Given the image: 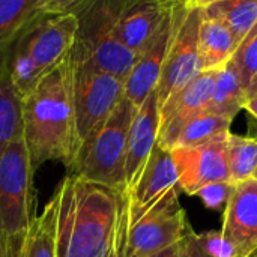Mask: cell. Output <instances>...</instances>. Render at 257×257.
Segmentation results:
<instances>
[{
  "label": "cell",
  "instance_id": "obj_1",
  "mask_svg": "<svg viewBox=\"0 0 257 257\" xmlns=\"http://www.w3.org/2000/svg\"><path fill=\"white\" fill-rule=\"evenodd\" d=\"M72 77L69 57L21 99L23 140L35 170L47 161H62L68 169L80 149Z\"/></svg>",
  "mask_w": 257,
  "mask_h": 257
},
{
  "label": "cell",
  "instance_id": "obj_2",
  "mask_svg": "<svg viewBox=\"0 0 257 257\" xmlns=\"http://www.w3.org/2000/svg\"><path fill=\"white\" fill-rule=\"evenodd\" d=\"M57 257H107L123 193L69 175L57 185Z\"/></svg>",
  "mask_w": 257,
  "mask_h": 257
},
{
  "label": "cell",
  "instance_id": "obj_3",
  "mask_svg": "<svg viewBox=\"0 0 257 257\" xmlns=\"http://www.w3.org/2000/svg\"><path fill=\"white\" fill-rule=\"evenodd\" d=\"M75 33L77 17L74 12H65L42 15L20 35L6 65L21 98L71 57Z\"/></svg>",
  "mask_w": 257,
  "mask_h": 257
},
{
  "label": "cell",
  "instance_id": "obj_4",
  "mask_svg": "<svg viewBox=\"0 0 257 257\" xmlns=\"http://www.w3.org/2000/svg\"><path fill=\"white\" fill-rule=\"evenodd\" d=\"M116 11L117 0H83L71 11L77 17L71 60L89 63L125 81L139 54L117 39Z\"/></svg>",
  "mask_w": 257,
  "mask_h": 257
},
{
  "label": "cell",
  "instance_id": "obj_5",
  "mask_svg": "<svg viewBox=\"0 0 257 257\" xmlns=\"http://www.w3.org/2000/svg\"><path fill=\"white\" fill-rule=\"evenodd\" d=\"M136 111L123 96L108 119L81 143L68 175L125 193L126 143Z\"/></svg>",
  "mask_w": 257,
  "mask_h": 257
},
{
  "label": "cell",
  "instance_id": "obj_6",
  "mask_svg": "<svg viewBox=\"0 0 257 257\" xmlns=\"http://www.w3.org/2000/svg\"><path fill=\"white\" fill-rule=\"evenodd\" d=\"M33 175L23 136L0 148V233L23 238L27 232L33 218Z\"/></svg>",
  "mask_w": 257,
  "mask_h": 257
},
{
  "label": "cell",
  "instance_id": "obj_7",
  "mask_svg": "<svg viewBox=\"0 0 257 257\" xmlns=\"http://www.w3.org/2000/svg\"><path fill=\"white\" fill-rule=\"evenodd\" d=\"M72 96L77 131L80 142L83 143L108 119L122 101L125 81L89 63L72 62Z\"/></svg>",
  "mask_w": 257,
  "mask_h": 257
},
{
  "label": "cell",
  "instance_id": "obj_8",
  "mask_svg": "<svg viewBox=\"0 0 257 257\" xmlns=\"http://www.w3.org/2000/svg\"><path fill=\"white\" fill-rule=\"evenodd\" d=\"M190 224L179 202V191L170 194L134 221L126 223L125 257H148L179 244Z\"/></svg>",
  "mask_w": 257,
  "mask_h": 257
},
{
  "label": "cell",
  "instance_id": "obj_9",
  "mask_svg": "<svg viewBox=\"0 0 257 257\" xmlns=\"http://www.w3.org/2000/svg\"><path fill=\"white\" fill-rule=\"evenodd\" d=\"M202 18L203 11L200 8H187L184 5L155 89L160 108L202 72L199 63V32Z\"/></svg>",
  "mask_w": 257,
  "mask_h": 257
},
{
  "label": "cell",
  "instance_id": "obj_10",
  "mask_svg": "<svg viewBox=\"0 0 257 257\" xmlns=\"http://www.w3.org/2000/svg\"><path fill=\"white\" fill-rule=\"evenodd\" d=\"M227 137L229 133L194 148H175L170 151L181 191L196 196L208 184L230 182Z\"/></svg>",
  "mask_w": 257,
  "mask_h": 257
},
{
  "label": "cell",
  "instance_id": "obj_11",
  "mask_svg": "<svg viewBox=\"0 0 257 257\" xmlns=\"http://www.w3.org/2000/svg\"><path fill=\"white\" fill-rule=\"evenodd\" d=\"M184 9V0H179L164 17L160 29L137 56V60L125 80L123 96L139 108L145 99L157 89L161 71L176 30L178 20Z\"/></svg>",
  "mask_w": 257,
  "mask_h": 257
},
{
  "label": "cell",
  "instance_id": "obj_12",
  "mask_svg": "<svg viewBox=\"0 0 257 257\" xmlns=\"http://www.w3.org/2000/svg\"><path fill=\"white\" fill-rule=\"evenodd\" d=\"M217 69L202 71L175 98L160 108V131L157 145L172 151L182 128L196 116L206 113L215 84Z\"/></svg>",
  "mask_w": 257,
  "mask_h": 257
},
{
  "label": "cell",
  "instance_id": "obj_13",
  "mask_svg": "<svg viewBox=\"0 0 257 257\" xmlns=\"http://www.w3.org/2000/svg\"><path fill=\"white\" fill-rule=\"evenodd\" d=\"M181 191L178 172L170 151L154 148L137 184L125 194L128 220L134 221L173 193Z\"/></svg>",
  "mask_w": 257,
  "mask_h": 257
},
{
  "label": "cell",
  "instance_id": "obj_14",
  "mask_svg": "<svg viewBox=\"0 0 257 257\" xmlns=\"http://www.w3.org/2000/svg\"><path fill=\"white\" fill-rule=\"evenodd\" d=\"M179 0H117L114 33L117 39L140 54L160 29L167 12Z\"/></svg>",
  "mask_w": 257,
  "mask_h": 257
},
{
  "label": "cell",
  "instance_id": "obj_15",
  "mask_svg": "<svg viewBox=\"0 0 257 257\" xmlns=\"http://www.w3.org/2000/svg\"><path fill=\"white\" fill-rule=\"evenodd\" d=\"M221 233L236 248L239 257H251L257 250V181L233 185L224 209Z\"/></svg>",
  "mask_w": 257,
  "mask_h": 257
},
{
  "label": "cell",
  "instance_id": "obj_16",
  "mask_svg": "<svg viewBox=\"0 0 257 257\" xmlns=\"http://www.w3.org/2000/svg\"><path fill=\"white\" fill-rule=\"evenodd\" d=\"M160 105L154 90L137 108L128 133L126 160H125V193L139 181L154 148L158 142Z\"/></svg>",
  "mask_w": 257,
  "mask_h": 257
},
{
  "label": "cell",
  "instance_id": "obj_17",
  "mask_svg": "<svg viewBox=\"0 0 257 257\" xmlns=\"http://www.w3.org/2000/svg\"><path fill=\"white\" fill-rule=\"evenodd\" d=\"M59 211L60 196L56 188L41 214L32 218V223L23 238L20 257H57Z\"/></svg>",
  "mask_w": 257,
  "mask_h": 257
},
{
  "label": "cell",
  "instance_id": "obj_18",
  "mask_svg": "<svg viewBox=\"0 0 257 257\" xmlns=\"http://www.w3.org/2000/svg\"><path fill=\"white\" fill-rule=\"evenodd\" d=\"M238 44L230 30L218 20L202 18L199 32V63L202 71L221 68L232 59Z\"/></svg>",
  "mask_w": 257,
  "mask_h": 257
},
{
  "label": "cell",
  "instance_id": "obj_19",
  "mask_svg": "<svg viewBox=\"0 0 257 257\" xmlns=\"http://www.w3.org/2000/svg\"><path fill=\"white\" fill-rule=\"evenodd\" d=\"M39 17V0H0V65L20 35Z\"/></svg>",
  "mask_w": 257,
  "mask_h": 257
},
{
  "label": "cell",
  "instance_id": "obj_20",
  "mask_svg": "<svg viewBox=\"0 0 257 257\" xmlns=\"http://www.w3.org/2000/svg\"><path fill=\"white\" fill-rule=\"evenodd\" d=\"M247 93L242 86L238 68L230 59L221 68L217 69L212 98L208 107V113L226 116L233 119L239 110L244 108Z\"/></svg>",
  "mask_w": 257,
  "mask_h": 257
},
{
  "label": "cell",
  "instance_id": "obj_21",
  "mask_svg": "<svg viewBox=\"0 0 257 257\" xmlns=\"http://www.w3.org/2000/svg\"><path fill=\"white\" fill-rule=\"evenodd\" d=\"M205 17L221 21L239 45L257 23V0H220L202 9Z\"/></svg>",
  "mask_w": 257,
  "mask_h": 257
},
{
  "label": "cell",
  "instance_id": "obj_22",
  "mask_svg": "<svg viewBox=\"0 0 257 257\" xmlns=\"http://www.w3.org/2000/svg\"><path fill=\"white\" fill-rule=\"evenodd\" d=\"M21 99L12 83L8 65H0V148L23 136Z\"/></svg>",
  "mask_w": 257,
  "mask_h": 257
},
{
  "label": "cell",
  "instance_id": "obj_23",
  "mask_svg": "<svg viewBox=\"0 0 257 257\" xmlns=\"http://www.w3.org/2000/svg\"><path fill=\"white\" fill-rule=\"evenodd\" d=\"M230 117L218 116L214 113H202L191 119L179 133L175 148H194L211 142L212 139L230 133Z\"/></svg>",
  "mask_w": 257,
  "mask_h": 257
},
{
  "label": "cell",
  "instance_id": "obj_24",
  "mask_svg": "<svg viewBox=\"0 0 257 257\" xmlns=\"http://www.w3.org/2000/svg\"><path fill=\"white\" fill-rule=\"evenodd\" d=\"M227 160L230 182L233 185L254 178L257 170V139L229 133Z\"/></svg>",
  "mask_w": 257,
  "mask_h": 257
},
{
  "label": "cell",
  "instance_id": "obj_25",
  "mask_svg": "<svg viewBox=\"0 0 257 257\" xmlns=\"http://www.w3.org/2000/svg\"><path fill=\"white\" fill-rule=\"evenodd\" d=\"M235 62L247 96L257 92V30H251L235 50Z\"/></svg>",
  "mask_w": 257,
  "mask_h": 257
},
{
  "label": "cell",
  "instance_id": "obj_26",
  "mask_svg": "<svg viewBox=\"0 0 257 257\" xmlns=\"http://www.w3.org/2000/svg\"><path fill=\"white\" fill-rule=\"evenodd\" d=\"M196 236L200 248L208 257H239L236 248L226 239L221 230H209Z\"/></svg>",
  "mask_w": 257,
  "mask_h": 257
},
{
  "label": "cell",
  "instance_id": "obj_27",
  "mask_svg": "<svg viewBox=\"0 0 257 257\" xmlns=\"http://www.w3.org/2000/svg\"><path fill=\"white\" fill-rule=\"evenodd\" d=\"M232 188H233L232 182H212L200 188L196 196L200 197V200L208 209L220 211L223 206H226Z\"/></svg>",
  "mask_w": 257,
  "mask_h": 257
},
{
  "label": "cell",
  "instance_id": "obj_28",
  "mask_svg": "<svg viewBox=\"0 0 257 257\" xmlns=\"http://www.w3.org/2000/svg\"><path fill=\"white\" fill-rule=\"evenodd\" d=\"M126 223H128V212H126V202H125V194L122 196V206L116 224V232L114 238L110 247V251L107 257H122L123 254V247H125V233H126Z\"/></svg>",
  "mask_w": 257,
  "mask_h": 257
},
{
  "label": "cell",
  "instance_id": "obj_29",
  "mask_svg": "<svg viewBox=\"0 0 257 257\" xmlns=\"http://www.w3.org/2000/svg\"><path fill=\"white\" fill-rule=\"evenodd\" d=\"M83 0H39V14L41 15H57L71 12Z\"/></svg>",
  "mask_w": 257,
  "mask_h": 257
},
{
  "label": "cell",
  "instance_id": "obj_30",
  "mask_svg": "<svg viewBox=\"0 0 257 257\" xmlns=\"http://www.w3.org/2000/svg\"><path fill=\"white\" fill-rule=\"evenodd\" d=\"M23 238H11L0 233V257H20Z\"/></svg>",
  "mask_w": 257,
  "mask_h": 257
},
{
  "label": "cell",
  "instance_id": "obj_31",
  "mask_svg": "<svg viewBox=\"0 0 257 257\" xmlns=\"http://www.w3.org/2000/svg\"><path fill=\"white\" fill-rule=\"evenodd\" d=\"M244 108H245L253 117H256L257 119V92L256 93H253V95H250V96H247V101H245V104H244Z\"/></svg>",
  "mask_w": 257,
  "mask_h": 257
},
{
  "label": "cell",
  "instance_id": "obj_32",
  "mask_svg": "<svg viewBox=\"0 0 257 257\" xmlns=\"http://www.w3.org/2000/svg\"><path fill=\"white\" fill-rule=\"evenodd\" d=\"M148 257H179V244H175L169 248H164V250Z\"/></svg>",
  "mask_w": 257,
  "mask_h": 257
},
{
  "label": "cell",
  "instance_id": "obj_33",
  "mask_svg": "<svg viewBox=\"0 0 257 257\" xmlns=\"http://www.w3.org/2000/svg\"><path fill=\"white\" fill-rule=\"evenodd\" d=\"M217 2H220V0H184V5L187 8H200V9H203V8H206V6H209L212 3H217Z\"/></svg>",
  "mask_w": 257,
  "mask_h": 257
},
{
  "label": "cell",
  "instance_id": "obj_34",
  "mask_svg": "<svg viewBox=\"0 0 257 257\" xmlns=\"http://www.w3.org/2000/svg\"><path fill=\"white\" fill-rule=\"evenodd\" d=\"M251 257H257V250L253 253V254H251Z\"/></svg>",
  "mask_w": 257,
  "mask_h": 257
},
{
  "label": "cell",
  "instance_id": "obj_35",
  "mask_svg": "<svg viewBox=\"0 0 257 257\" xmlns=\"http://www.w3.org/2000/svg\"><path fill=\"white\" fill-rule=\"evenodd\" d=\"M254 179L257 181V170H256V173H254Z\"/></svg>",
  "mask_w": 257,
  "mask_h": 257
},
{
  "label": "cell",
  "instance_id": "obj_36",
  "mask_svg": "<svg viewBox=\"0 0 257 257\" xmlns=\"http://www.w3.org/2000/svg\"><path fill=\"white\" fill-rule=\"evenodd\" d=\"M253 30H257V23H256V26H254V27H253Z\"/></svg>",
  "mask_w": 257,
  "mask_h": 257
},
{
  "label": "cell",
  "instance_id": "obj_37",
  "mask_svg": "<svg viewBox=\"0 0 257 257\" xmlns=\"http://www.w3.org/2000/svg\"><path fill=\"white\" fill-rule=\"evenodd\" d=\"M122 257H125V254H122Z\"/></svg>",
  "mask_w": 257,
  "mask_h": 257
},
{
  "label": "cell",
  "instance_id": "obj_38",
  "mask_svg": "<svg viewBox=\"0 0 257 257\" xmlns=\"http://www.w3.org/2000/svg\"><path fill=\"white\" fill-rule=\"evenodd\" d=\"M254 93H256V92H254Z\"/></svg>",
  "mask_w": 257,
  "mask_h": 257
}]
</instances>
